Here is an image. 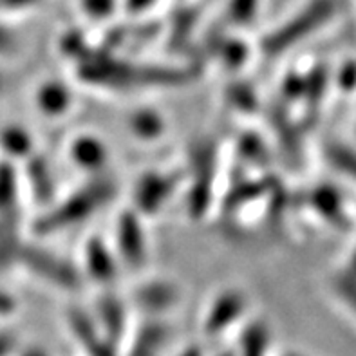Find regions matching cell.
Segmentation results:
<instances>
[{
	"mask_svg": "<svg viewBox=\"0 0 356 356\" xmlns=\"http://www.w3.org/2000/svg\"><path fill=\"white\" fill-rule=\"evenodd\" d=\"M246 58L248 56H246V47H244L243 42H230L222 47L221 60L226 63V67H241L243 63H246Z\"/></svg>",
	"mask_w": 356,
	"mask_h": 356,
	"instance_id": "18",
	"label": "cell"
},
{
	"mask_svg": "<svg viewBox=\"0 0 356 356\" xmlns=\"http://www.w3.org/2000/svg\"><path fill=\"white\" fill-rule=\"evenodd\" d=\"M129 125H131V131L141 140H156L165 131L163 118L159 116V113L150 111V108H143V111L132 114Z\"/></svg>",
	"mask_w": 356,
	"mask_h": 356,
	"instance_id": "14",
	"label": "cell"
},
{
	"mask_svg": "<svg viewBox=\"0 0 356 356\" xmlns=\"http://www.w3.org/2000/svg\"><path fill=\"white\" fill-rule=\"evenodd\" d=\"M11 346H13V340L11 337H6V334H0V356H6L11 351Z\"/></svg>",
	"mask_w": 356,
	"mask_h": 356,
	"instance_id": "21",
	"label": "cell"
},
{
	"mask_svg": "<svg viewBox=\"0 0 356 356\" xmlns=\"http://www.w3.org/2000/svg\"><path fill=\"white\" fill-rule=\"evenodd\" d=\"M116 252L102 237H90L83 246V270L98 284H113L118 277Z\"/></svg>",
	"mask_w": 356,
	"mask_h": 356,
	"instance_id": "6",
	"label": "cell"
},
{
	"mask_svg": "<svg viewBox=\"0 0 356 356\" xmlns=\"http://www.w3.org/2000/svg\"><path fill=\"white\" fill-rule=\"evenodd\" d=\"M24 356H47V355H45L44 351H29V353H26Z\"/></svg>",
	"mask_w": 356,
	"mask_h": 356,
	"instance_id": "23",
	"label": "cell"
},
{
	"mask_svg": "<svg viewBox=\"0 0 356 356\" xmlns=\"http://www.w3.org/2000/svg\"><path fill=\"white\" fill-rule=\"evenodd\" d=\"M168 342V325L163 322H147L134 334L127 356H159Z\"/></svg>",
	"mask_w": 356,
	"mask_h": 356,
	"instance_id": "11",
	"label": "cell"
},
{
	"mask_svg": "<svg viewBox=\"0 0 356 356\" xmlns=\"http://www.w3.org/2000/svg\"><path fill=\"white\" fill-rule=\"evenodd\" d=\"M38 0H0V8L8 9H24L35 6Z\"/></svg>",
	"mask_w": 356,
	"mask_h": 356,
	"instance_id": "20",
	"label": "cell"
},
{
	"mask_svg": "<svg viewBox=\"0 0 356 356\" xmlns=\"http://www.w3.org/2000/svg\"><path fill=\"white\" fill-rule=\"evenodd\" d=\"M334 13V0H312L295 17L280 24L275 31L268 33L261 44V51L270 58L293 49L307 36L318 31Z\"/></svg>",
	"mask_w": 356,
	"mask_h": 356,
	"instance_id": "1",
	"label": "cell"
},
{
	"mask_svg": "<svg viewBox=\"0 0 356 356\" xmlns=\"http://www.w3.org/2000/svg\"><path fill=\"white\" fill-rule=\"evenodd\" d=\"M98 325H102L104 334L114 346L125 339L127 313L122 300L113 295H105L98 304Z\"/></svg>",
	"mask_w": 356,
	"mask_h": 356,
	"instance_id": "10",
	"label": "cell"
},
{
	"mask_svg": "<svg viewBox=\"0 0 356 356\" xmlns=\"http://www.w3.org/2000/svg\"><path fill=\"white\" fill-rule=\"evenodd\" d=\"M71 159L86 172H102L107 165L108 154L104 141L95 136H80L71 143Z\"/></svg>",
	"mask_w": 356,
	"mask_h": 356,
	"instance_id": "9",
	"label": "cell"
},
{
	"mask_svg": "<svg viewBox=\"0 0 356 356\" xmlns=\"http://www.w3.org/2000/svg\"><path fill=\"white\" fill-rule=\"evenodd\" d=\"M248 313V297L241 289H226L212 300L204 316L203 330L208 337H221L239 324Z\"/></svg>",
	"mask_w": 356,
	"mask_h": 356,
	"instance_id": "3",
	"label": "cell"
},
{
	"mask_svg": "<svg viewBox=\"0 0 356 356\" xmlns=\"http://www.w3.org/2000/svg\"><path fill=\"white\" fill-rule=\"evenodd\" d=\"M118 6V0H80V8L83 15L90 20H107L114 15Z\"/></svg>",
	"mask_w": 356,
	"mask_h": 356,
	"instance_id": "16",
	"label": "cell"
},
{
	"mask_svg": "<svg viewBox=\"0 0 356 356\" xmlns=\"http://www.w3.org/2000/svg\"><path fill=\"white\" fill-rule=\"evenodd\" d=\"M271 334L266 324L262 322H252L244 327L241 334L239 348L235 351L237 356H266L270 349Z\"/></svg>",
	"mask_w": 356,
	"mask_h": 356,
	"instance_id": "13",
	"label": "cell"
},
{
	"mask_svg": "<svg viewBox=\"0 0 356 356\" xmlns=\"http://www.w3.org/2000/svg\"><path fill=\"white\" fill-rule=\"evenodd\" d=\"M158 0H123V8L131 15H143L154 8Z\"/></svg>",
	"mask_w": 356,
	"mask_h": 356,
	"instance_id": "19",
	"label": "cell"
},
{
	"mask_svg": "<svg viewBox=\"0 0 356 356\" xmlns=\"http://www.w3.org/2000/svg\"><path fill=\"white\" fill-rule=\"evenodd\" d=\"M24 255H26L24 259L26 266L36 271V275L40 279L60 286L62 289H69V291L80 286V273L53 253L42 252V250H27Z\"/></svg>",
	"mask_w": 356,
	"mask_h": 356,
	"instance_id": "5",
	"label": "cell"
},
{
	"mask_svg": "<svg viewBox=\"0 0 356 356\" xmlns=\"http://www.w3.org/2000/svg\"><path fill=\"white\" fill-rule=\"evenodd\" d=\"M111 195H113L111 181H95L87 188L74 192L65 203L54 208L49 216H45L38 222V232L51 234V232H58L60 228H65L69 225H76V222L90 217V213H95L98 208L104 207L111 199Z\"/></svg>",
	"mask_w": 356,
	"mask_h": 356,
	"instance_id": "2",
	"label": "cell"
},
{
	"mask_svg": "<svg viewBox=\"0 0 356 356\" xmlns=\"http://www.w3.org/2000/svg\"><path fill=\"white\" fill-rule=\"evenodd\" d=\"M36 105L45 116L58 118L72 111L74 98L67 86L60 81H47L36 92Z\"/></svg>",
	"mask_w": 356,
	"mask_h": 356,
	"instance_id": "12",
	"label": "cell"
},
{
	"mask_svg": "<svg viewBox=\"0 0 356 356\" xmlns=\"http://www.w3.org/2000/svg\"><path fill=\"white\" fill-rule=\"evenodd\" d=\"M172 192H174V179L158 176V174L141 177L134 192L138 213L141 217H147L159 212Z\"/></svg>",
	"mask_w": 356,
	"mask_h": 356,
	"instance_id": "7",
	"label": "cell"
},
{
	"mask_svg": "<svg viewBox=\"0 0 356 356\" xmlns=\"http://www.w3.org/2000/svg\"><path fill=\"white\" fill-rule=\"evenodd\" d=\"M261 0H230L226 15L234 26H246L257 17Z\"/></svg>",
	"mask_w": 356,
	"mask_h": 356,
	"instance_id": "15",
	"label": "cell"
},
{
	"mask_svg": "<svg viewBox=\"0 0 356 356\" xmlns=\"http://www.w3.org/2000/svg\"><path fill=\"white\" fill-rule=\"evenodd\" d=\"M143 217L138 212H123L116 225V255L127 266L141 268L147 262L149 246L147 234L141 225Z\"/></svg>",
	"mask_w": 356,
	"mask_h": 356,
	"instance_id": "4",
	"label": "cell"
},
{
	"mask_svg": "<svg viewBox=\"0 0 356 356\" xmlns=\"http://www.w3.org/2000/svg\"><path fill=\"white\" fill-rule=\"evenodd\" d=\"M29 136L22 132L20 129H13V131H6L2 134V145H4L8 152L11 154H26L29 152Z\"/></svg>",
	"mask_w": 356,
	"mask_h": 356,
	"instance_id": "17",
	"label": "cell"
},
{
	"mask_svg": "<svg viewBox=\"0 0 356 356\" xmlns=\"http://www.w3.org/2000/svg\"><path fill=\"white\" fill-rule=\"evenodd\" d=\"M181 293L176 284L168 280H152L136 289L134 302L147 313H165L177 306Z\"/></svg>",
	"mask_w": 356,
	"mask_h": 356,
	"instance_id": "8",
	"label": "cell"
},
{
	"mask_svg": "<svg viewBox=\"0 0 356 356\" xmlns=\"http://www.w3.org/2000/svg\"><path fill=\"white\" fill-rule=\"evenodd\" d=\"M179 356H203V351L199 348H195V346H192V348H188L186 351L181 353Z\"/></svg>",
	"mask_w": 356,
	"mask_h": 356,
	"instance_id": "22",
	"label": "cell"
}]
</instances>
